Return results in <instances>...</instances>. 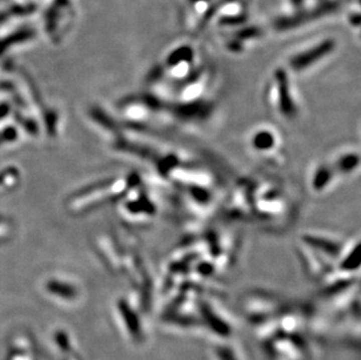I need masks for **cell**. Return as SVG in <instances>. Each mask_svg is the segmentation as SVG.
<instances>
[{
	"label": "cell",
	"instance_id": "6da1fadb",
	"mask_svg": "<svg viewBox=\"0 0 361 360\" xmlns=\"http://www.w3.org/2000/svg\"><path fill=\"white\" fill-rule=\"evenodd\" d=\"M276 94L277 96L274 97V102L276 103L277 105L276 109H278L280 113L284 117H292L295 113V104L294 101H292L290 89H289V83H288V76H285L283 72H277L276 73Z\"/></svg>",
	"mask_w": 361,
	"mask_h": 360
},
{
	"label": "cell",
	"instance_id": "7a4b0ae2",
	"mask_svg": "<svg viewBox=\"0 0 361 360\" xmlns=\"http://www.w3.org/2000/svg\"><path fill=\"white\" fill-rule=\"evenodd\" d=\"M332 48H333V42L325 41L323 44L316 46L314 48H311V51L303 52L299 55L295 56V59L291 61V66L294 67V69L297 70L305 69L306 67L319 61L320 58L327 55L332 51Z\"/></svg>",
	"mask_w": 361,
	"mask_h": 360
},
{
	"label": "cell",
	"instance_id": "3957f363",
	"mask_svg": "<svg viewBox=\"0 0 361 360\" xmlns=\"http://www.w3.org/2000/svg\"><path fill=\"white\" fill-rule=\"evenodd\" d=\"M253 146L257 151H269L275 146V137L271 135L270 131L262 130L256 133L255 136L253 138Z\"/></svg>",
	"mask_w": 361,
	"mask_h": 360
},
{
	"label": "cell",
	"instance_id": "277c9868",
	"mask_svg": "<svg viewBox=\"0 0 361 360\" xmlns=\"http://www.w3.org/2000/svg\"><path fill=\"white\" fill-rule=\"evenodd\" d=\"M332 177V170L328 169L327 166H321L317 170L316 176L313 177V187L317 191H320V188H325L327 184L330 183Z\"/></svg>",
	"mask_w": 361,
	"mask_h": 360
}]
</instances>
